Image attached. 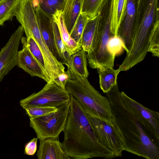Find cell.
I'll return each instance as SVG.
<instances>
[{"mask_svg":"<svg viewBox=\"0 0 159 159\" xmlns=\"http://www.w3.org/2000/svg\"><path fill=\"white\" fill-rule=\"evenodd\" d=\"M70 109V101L58 107L57 111L43 116L30 118V125L40 142L49 138H58L63 130Z\"/></svg>","mask_w":159,"mask_h":159,"instance_id":"8992f818","label":"cell"},{"mask_svg":"<svg viewBox=\"0 0 159 159\" xmlns=\"http://www.w3.org/2000/svg\"><path fill=\"white\" fill-rule=\"evenodd\" d=\"M120 97L126 107L134 116L150 139L159 146V113L143 105L124 91Z\"/></svg>","mask_w":159,"mask_h":159,"instance_id":"52a82bcc","label":"cell"},{"mask_svg":"<svg viewBox=\"0 0 159 159\" xmlns=\"http://www.w3.org/2000/svg\"><path fill=\"white\" fill-rule=\"evenodd\" d=\"M34 9L37 16L40 31L45 44L53 56L61 63L55 45L52 16L38 7H34Z\"/></svg>","mask_w":159,"mask_h":159,"instance_id":"7c38bea8","label":"cell"},{"mask_svg":"<svg viewBox=\"0 0 159 159\" xmlns=\"http://www.w3.org/2000/svg\"><path fill=\"white\" fill-rule=\"evenodd\" d=\"M126 2L127 0H112L111 28L117 35L124 14Z\"/></svg>","mask_w":159,"mask_h":159,"instance_id":"d6986e66","label":"cell"},{"mask_svg":"<svg viewBox=\"0 0 159 159\" xmlns=\"http://www.w3.org/2000/svg\"><path fill=\"white\" fill-rule=\"evenodd\" d=\"M38 138H34L26 144L24 153L28 155H34L37 150V142Z\"/></svg>","mask_w":159,"mask_h":159,"instance_id":"f546056e","label":"cell"},{"mask_svg":"<svg viewBox=\"0 0 159 159\" xmlns=\"http://www.w3.org/2000/svg\"><path fill=\"white\" fill-rule=\"evenodd\" d=\"M21 42L24 43L27 47L35 59L36 60L44 73L51 80L47 72L44 59L39 48L36 43L30 36H23L20 40Z\"/></svg>","mask_w":159,"mask_h":159,"instance_id":"603a6c76","label":"cell"},{"mask_svg":"<svg viewBox=\"0 0 159 159\" xmlns=\"http://www.w3.org/2000/svg\"><path fill=\"white\" fill-rule=\"evenodd\" d=\"M154 57H159V25L155 28L152 35L148 49Z\"/></svg>","mask_w":159,"mask_h":159,"instance_id":"f1b7e54d","label":"cell"},{"mask_svg":"<svg viewBox=\"0 0 159 159\" xmlns=\"http://www.w3.org/2000/svg\"><path fill=\"white\" fill-rule=\"evenodd\" d=\"M91 19L86 14L81 13L70 34V37L81 46L82 34L88 22Z\"/></svg>","mask_w":159,"mask_h":159,"instance_id":"d4e9b609","label":"cell"},{"mask_svg":"<svg viewBox=\"0 0 159 159\" xmlns=\"http://www.w3.org/2000/svg\"><path fill=\"white\" fill-rule=\"evenodd\" d=\"M24 30L19 26L12 34L6 44L0 52V82L5 76L17 65L16 58L20 41Z\"/></svg>","mask_w":159,"mask_h":159,"instance_id":"30bf717a","label":"cell"},{"mask_svg":"<svg viewBox=\"0 0 159 159\" xmlns=\"http://www.w3.org/2000/svg\"><path fill=\"white\" fill-rule=\"evenodd\" d=\"M23 44L22 49L18 52L17 65L32 76H37L47 83L51 81L46 75L42 67L35 59L25 44Z\"/></svg>","mask_w":159,"mask_h":159,"instance_id":"4fadbf2b","label":"cell"},{"mask_svg":"<svg viewBox=\"0 0 159 159\" xmlns=\"http://www.w3.org/2000/svg\"><path fill=\"white\" fill-rule=\"evenodd\" d=\"M21 0H4L0 2V26L15 16Z\"/></svg>","mask_w":159,"mask_h":159,"instance_id":"ffe728a7","label":"cell"},{"mask_svg":"<svg viewBox=\"0 0 159 159\" xmlns=\"http://www.w3.org/2000/svg\"><path fill=\"white\" fill-rule=\"evenodd\" d=\"M38 159H70L58 138H49L40 142L37 151Z\"/></svg>","mask_w":159,"mask_h":159,"instance_id":"5bb4252c","label":"cell"},{"mask_svg":"<svg viewBox=\"0 0 159 159\" xmlns=\"http://www.w3.org/2000/svg\"><path fill=\"white\" fill-rule=\"evenodd\" d=\"M70 97L66 89L61 88L52 80L47 83L39 92L21 100L20 103L24 109L38 106L58 107L69 102Z\"/></svg>","mask_w":159,"mask_h":159,"instance_id":"ba28073f","label":"cell"},{"mask_svg":"<svg viewBox=\"0 0 159 159\" xmlns=\"http://www.w3.org/2000/svg\"><path fill=\"white\" fill-rule=\"evenodd\" d=\"M24 109L30 118H34L45 116L56 111L58 107L38 106Z\"/></svg>","mask_w":159,"mask_h":159,"instance_id":"4316f807","label":"cell"},{"mask_svg":"<svg viewBox=\"0 0 159 159\" xmlns=\"http://www.w3.org/2000/svg\"><path fill=\"white\" fill-rule=\"evenodd\" d=\"M125 48L124 43L118 36H114L110 39L107 45V49L109 52L116 57L121 53Z\"/></svg>","mask_w":159,"mask_h":159,"instance_id":"83f0119b","label":"cell"},{"mask_svg":"<svg viewBox=\"0 0 159 159\" xmlns=\"http://www.w3.org/2000/svg\"><path fill=\"white\" fill-rule=\"evenodd\" d=\"M136 6L133 42L131 52L138 56L148 52L150 39L159 24L158 0H138Z\"/></svg>","mask_w":159,"mask_h":159,"instance_id":"277c9868","label":"cell"},{"mask_svg":"<svg viewBox=\"0 0 159 159\" xmlns=\"http://www.w3.org/2000/svg\"><path fill=\"white\" fill-rule=\"evenodd\" d=\"M112 4L111 0L105 12L103 13L101 9L98 13V18L95 32L90 49L87 54L89 64L93 69L113 68L114 67L115 57L107 49L110 39L117 36L111 28Z\"/></svg>","mask_w":159,"mask_h":159,"instance_id":"5b68a950","label":"cell"},{"mask_svg":"<svg viewBox=\"0 0 159 159\" xmlns=\"http://www.w3.org/2000/svg\"><path fill=\"white\" fill-rule=\"evenodd\" d=\"M70 97L69 112L63 131L64 139L61 143L66 155L74 159L116 157L114 153L99 140L80 105L72 95Z\"/></svg>","mask_w":159,"mask_h":159,"instance_id":"6da1fadb","label":"cell"},{"mask_svg":"<svg viewBox=\"0 0 159 159\" xmlns=\"http://www.w3.org/2000/svg\"><path fill=\"white\" fill-rule=\"evenodd\" d=\"M70 77V72L67 69L66 71L60 74L53 80L61 88L65 89V85L67 81Z\"/></svg>","mask_w":159,"mask_h":159,"instance_id":"4dcf8cb0","label":"cell"},{"mask_svg":"<svg viewBox=\"0 0 159 159\" xmlns=\"http://www.w3.org/2000/svg\"><path fill=\"white\" fill-rule=\"evenodd\" d=\"M105 0H83L82 13L86 14L91 19L97 16Z\"/></svg>","mask_w":159,"mask_h":159,"instance_id":"484cf974","label":"cell"},{"mask_svg":"<svg viewBox=\"0 0 159 159\" xmlns=\"http://www.w3.org/2000/svg\"><path fill=\"white\" fill-rule=\"evenodd\" d=\"M52 18L57 25L62 40L70 56H71L81 50L82 47L70 37L67 30L64 20L62 11L57 10L52 15Z\"/></svg>","mask_w":159,"mask_h":159,"instance_id":"9a60e30c","label":"cell"},{"mask_svg":"<svg viewBox=\"0 0 159 159\" xmlns=\"http://www.w3.org/2000/svg\"><path fill=\"white\" fill-rule=\"evenodd\" d=\"M82 2L83 0H65L62 14L69 34L81 12Z\"/></svg>","mask_w":159,"mask_h":159,"instance_id":"2e32d148","label":"cell"},{"mask_svg":"<svg viewBox=\"0 0 159 159\" xmlns=\"http://www.w3.org/2000/svg\"><path fill=\"white\" fill-rule=\"evenodd\" d=\"M99 77L100 87L106 93L117 84V76L120 72L119 69L105 68L97 69Z\"/></svg>","mask_w":159,"mask_h":159,"instance_id":"e0dca14e","label":"cell"},{"mask_svg":"<svg viewBox=\"0 0 159 159\" xmlns=\"http://www.w3.org/2000/svg\"><path fill=\"white\" fill-rule=\"evenodd\" d=\"M52 25L55 45L61 60V63L68 66L70 56L65 44L62 40L59 30L56 22L52 20Z\"/></svg>","mask_w":159,"mask_h":159,"instance_id":"cb8c5ba5","label":"cell"},{"mask_svg":"<svg viewBox=\"0 0 159 159\" xmlns=\"http://www.w3.org/2000/svg\"><path fill=\"white\" fill-rule=\"evenodd\" d=\"M135 2V0H127L124 14L118 32V36L124 43L126 53L131 49L134 38Z\"/></svg>","mask_w":159,"mask_h":159,"instance_id":"8fae6325","label":"cell"},{"mask_svg":"<svg viewBox=\"0 0 159 159\" xmlns=\"http://www.w3.org/2000/svg\"><path fill=\"white\" fill-rule=\"evenodd\" d=\"M87 115L100 142L111 151L115 157H121L124 151L123 144L114 123L111 124Z\"/></svg>","mask_w":159,"mask_h":159,"instance_id":"9c48e42d","label":"cell"},{"mask_svg":"<svg viewBox=\"0 0 159 159\" xmlns=\"http://www.w3.org/2000/svg\"><path fill=\"white\" fill-rule=\"evenodd\" d=\"M118 84L105 93L110 102L113 123L122 138L124 150L147 159H159V146L145 133L123 102Z\"/></svg>","mask_w":159,"mask_h":159,"instance_id":"7a4b0ae2","label":"cell"},{"mask_svg":"<svg viewBox=\"0 0 159 159\" xmlns=\"http://www.w3.org/2000/svg\"><path fill=\"white\" fill-rule=\"evenodd\" d=\"M67 67L70 77L65 89L90 116L113 124L109 101L90 84L87 78L82 77L71 66Z\"/></svg>","mask_w":159,"mask_h":159,"instance_id":"3957f363","label":"cell"},{"mask_svg":"<svg viewBox=\"0 0 159 159\" xmlns=\"http://www.w3.org/2000/svg\"><path fill=\"white\" fill-rule=\"evenodd\" d=\"M98 18V14L96 17L90 20L88 22L81 36V45L82 48L87 52L90 49L95 32Z\"/></svg>","mask_w":159,"mask_h":159,"instance_id":"7402d4cb","label":"cell"},{"mask_svg":"<svg viewBox=\"0 0 159 159\" xmlns=\"http://www.w3.org/2000/svg\"><path fill=\"white\" fill-rule=\"evenodd\" d=\"M86 53L82 48L79 51L71 55L68 66H71L82 77L87 78L89 73L87 68Z\"/></svg>","mask_w":159,"mask_h":159,"instance_id":"ac0fdd59","label":"cell"},{"mask_svg":"<svg viewBox=\"0 0 159 159\" xmlns=\"http://www.w3.org/2000/svg\"><path fill=\"white\" fill-rule=\"evenodd\" d=\"M3 0H0V2H2Z\"/></svg>","mask_w":159,"mask_h":159,"instance_id":"1f68e13d","label":"cell"},{"mask_svg":"<svg viewBox=\"0 0 159 159\" xmlns=\"http://www.w3.org/2000/svg\"><path fill=\"white\" fill-rule=\"evenodd\" d=\"M33 8L38 7L52 16L57 10L62 11L65 0H31Z\"/></svg>","mask_w":159,"mask_h":159,"instance_id":"44dd1931","label":"cell"}]
</instances>
